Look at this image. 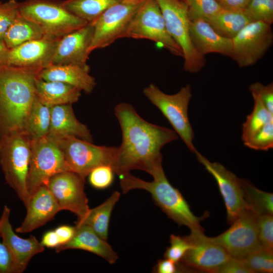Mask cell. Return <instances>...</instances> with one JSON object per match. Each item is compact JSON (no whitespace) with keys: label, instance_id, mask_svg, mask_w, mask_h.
I'll list each match as a JSON object with an SVG mask.
<instances>
[{"label":"cell","instance_id":"47","mask_svg":"<svg viewBox=\"0 0 273 273\" xmlns=\"http://www.w3.org/2000/svg\"><path fill=\"white\" fill-rule=\"evenodd\" d=\"M40 243L43 246L48 248L58 247L60 245V242L55 230L46 232L42 236Z\"/></svg>","mask_w":273,"mask_h":273},{"label":"cell","instance_id":"11","mask_svg":"<svg viewBox=\"0 0 273 273\" xmlns=\"http://www.w3.org/2000/svg\"><path fill=\"white\" fill-rule=\"evenodd\" d=\"M143 0H121L107 9L94 23L90 53L121 38Z\"/></svg>","mask_w":273,"mask_h":273},{"label":"cell","instance_id":"34","mask_svg":"<svg viewBox=\"0 0 273 273\" xmlns=\"http://www.w3.org/2000/svg\"><path fill=\"white\" fill-rule=\"evenodd\" d=\"M272 253L260 247L250 253L244 259L252 273H272Z\"/></svg>","mask_w":273,"mask_h":273},{"label":"cell","instance_id":"24","mask_svg":"<svg viewBox=\"0 0 273 273\" xmlns=\"http://www.w3.org/2000/svg\"><path fill=\"white\" fill-rule=\"evenodd\" d=\"M73 238L67 243L58 246L56 251L59 253L67 249H80L93 253L106 260L109 263H115L118 255L107 240L101 238L90 227L76 223Z\"/></svg>","mask_w":273,"mask_h":273},{"label":"cell","instance_id":"41","mask_svg":"<svg viewBox=\"0 0 273 273\" xmlns=\"http://www.w3.org/2000/svg\"><path fill=\"white\" fill-rule=\"evenodd\" d=\"M249 88L251 94H254L259 97L265 107L273 114L272 83L264 85L257 82L251 84Z\"/></svg>","mask_w":273,"mask_h":273},{"label":"cell","instance_id":"18","mask_svg":"<svg viewBox=\"0 0 273 273\" xmlns=\"http://www.w3.org/2000/svg\"><path fill=\"white\" fill-rule=\"evenodd\" d=\"M94 32V23H88L60 38L51 64H86Z\"/></svg>","mask_w":273,"mask_h":273},{"label":"cell","instance_id":"39","mask_svg":"<svg viewBox=\"0 0 273 273\" xmlns=\"http://www.w3.org/2000/svg\"><path fill=\"white\" fill-rule=\"evenodd\" d=\"M20 2L9 0L0 4V39L4 40V35L9 27L19 13Z\"/></svg>","mask_w":273,"mask_h":273},{"label":"cell","instance_id":"45","mask_svg":"<svg viewBox=\"0 0 273 273\" xmlns=\"http://www.w3.org/2000/svg\"><path fill=\"white\" fill-rule=\"evenodd\" d=\"M58 237L60 245L68 242L73 238L75 232V227L69 225H61L55 230Z\"/></svg>","mask_w":273,"mask_h":273},{"label":"cell","instance_id":"2","mask_svg":"<svg viewBox=\"0 0 273 273\" xmlns=\"http://www.w3.org/2000/svg\"><path fill=\"white\" fill-rule=\"evenodd\" d=\"M38 72L11 66L0 68V136L24 132L36 97L35 82Z\"/></svg>","mask_w":273,"mask_h":273},{"label":"cell","instance_id":"13","mask_svg":"<svg viewBox=\"0 0 273 273\" xmlns=\"http://www.w3.org/2000/svg\"><path fill=\"white\" fill-rule=\"evenodd\" d=\"M232 39L231 58L240 67L255 64L266 53L273 42L271 25L260 21L247 25Z\"/></svg>","mask_w":273,"mask_h":273},{"label":"cell","instance_id":"27","mask_svg":"<svg viewBox=\"0 0 273 273\" xmlns=\"http://www.w3.org/2000/svg\"><path fill=\"white\" fill-rule=\"evenodd\" d=\"M120 196L118 191H114L101 204L90 209L85 217L81 221H76V223L88 225L101 238L107 240L111 213Z\"/></svg>","mask_w":273,"mask_h":273},{"label":"cell","instance_id":"10","mask_svg":"<svg viewBox=\"0 0 273 273\" xmlns=\"http://www.w3.org/2000/svg\"><path fill=\"white\" fill-rule=\"evenodd\" d=\"M69 171L56 141L48 136L31 141L27 188L31 196L54 175Z\"/></svg>","mask_w":273,"mask_h":273},{"label":"cell","instance_id":"36","mask_svg":"<svg viewBox=\"0 0 273 273\" xmlns=\"http://www.w3.org/2000/svg\"><path fill=\"white\" fill-rule=\"evenodd\" d=\"M190 18L200 17L207 20L222 9L216 0H184Z\"/></svg>","mask_w":273,"mask_h":273},{"label":"cell","instance_id":"23","mask_svg":"<svg viewBox=\"0 0 273 273\" xmlns=\"http://www.w3.org/2000/svg\"><path fill=\"white\" fill-rule=\"evenodd\" d=\"M38 77L48 81H57L72 85L87 94L95 88L96 82L89 74V67L86 64H51L40 71Z\"/></svg>","mask_w":273,"mask_h":273},{"label":"cell","instance_id":"5","mask_svg":"<svg viewBox=\"0 0 273 273\" xmlns=\"http://www.w3.org/2000/svg\"><path fill=\"white\" fill-rule=\"evenodd\" d=\"M143 94L161 111L189 150L195 154L198 151L193 142L194 133L188 113L192 96L191 85L188 84L177 93L168 95L152 83L144 88Z\"/></svg>","mask_w":273,"mask_h":273},{"label":"cell","instance_id":"1","mask_svg":"<svg viewBox=\"0 0 273 273\" xmlns=\"http://www.w3.org/2000/svg\"><path fill=\"white\" fill-rule=\"evenodd\" d=\"M114 113L122 131L114 167L118 175L132 170H142L152 176L163 168L162 148L178 139L173 130L151 123L142 118L129 104L121 103Z\"/></svg>","mask_w":273,"mask_h":273},{"label":"cell","instance_id":"42","mask_svg":"<svg viewBox=\"0 0 273 273\" xmlns=\"http://www.w3.org/2000/svg\"><path fill=\"white\" fill-rule=\"evenodd\" d=\"M0 273H19L11 253L2 241H0Z\"/></svg>","mask_w":273,"mask_h":273},{"label":"cell","instance_id":"50","mask_svg":"<svg viewBox=\"0 0 273 273\" xmlns=\"http://www.w3.org/2000/svg\"></svg>","mask_w":273,"mask_h":273},{"label":"cell","instance_id":"48","mask_svg":"<svg viewBox=\"0 0 273 273\" xmlns=\"http://www.w3.org/2000/svg\"><path fill=\"white\" fill-rule=\"evenodd\" d=\"M9 50L4 41L0 39V68L7 66Z\"/></svg>","mask_w":273,"mask_h":273},{"label":"cell","instance_id":"8","mask_svg":"<svg viewBox=\"0 0 273 273\" xmlns=\"http://www.w3.org/2000/svg\"><path fill=\"white\" fill-rule=\"evenodd\" d=\"M55 140L63 155L69 170L76 173L84 180L89 172L98 166L109 165L114 168L118 147L98 146L77 138Z\"/></svg>","mask_w":273,"mask_h":273},{"label":"cell","instance_id":"32","mask_svg":"<svg viewBox=\"0 0 273 273\" xmlns=\"http://www.w3.org/2000/svg\"><path fill=\"white\" fill-rule=\"evenodd\" d=\"M254 100L252 112L246 117L242 125V139L244 142L264 125L273 122V114L264 106L259 97L251 94Z\"/></svg>","mask_w":273,"mask_h":273},{"label":"cell","instance_id":"31","mask_svg":"<svg viewBox=\"0 0 273 273\" xmlns=\"http://www.w3.org/2000/svg\"><path fill=\"white\" fill-rule=\"evenodd\" d=\"M247 209L257 216L273 214V194L259 190L249 181L241 178Z\"/></svg>","mask_w":273,"mask_h":273},{"label":"cell","instance_id":"19","mask_svg":"<svg viewBox=\"0 0 273 273\" xmlns=\"http://www.w3.org/2000/svg\"><path fill=\"white\" fill-rule=\"evenodd\" d=\"M11 210L5 205L0 217V238L11 253L19 273L27 268L31 258L44 250L34 236L24 239L16 235L10 221Z\"/></svg>","mask_w":273,"mask_h":273},{"label":"cell","instance_id":"17","mask_svg":"<svg viewBox=\"0 0 273 273\" xmlns=\"http://www.w3.org/2000/svg\"><path fill=\"white\" fill-rule=\"evenodd\" d=\"M59 39L44 35L10 49L7 66L39 72L52 64Z\"/></svg>","mask_w":273,"mask_h":273},{"label":"cell","instance_id":"20","mask_svg":"<svg viewBox=\"0 0 273 273\" xmlns=\"http://www.w3.org/2000/svg\"><path fill=\"white\" fill-rule=\"evenodd\" d=\"M24 220L15 231L27 233L44 225L61 211L48 187L41 186L31 196Z\"/></svg>","mask_w":273,"mask_h":273},{"label":"cell","instance_id":"46","mask_svg":"<svg viewBox=\"0 0 273 273\" xmlns=\"http://www.w3.org/2000/svg\"><path fill=\"white\" fill-rule=\"evenodd\" d=\"M251 0H216L224 10H243L246 9Z\"/></svg>","mask_w":273,"mask_h":273},{"label":"cell","instance_id":"30","mask_svg":"<svg viewBox=\"0 0 273 273\" xmlns=\"http://www.w3.org/2000/svg\"><path fill=\"white\" fill-rule=\"evenodd\" d=\"M121 0H64L63 6L87 23L94 22L107 9Z\"/></svg>","mask_w":273,"mask_h":273},{"label":"cell","instance_id":"4","mask_svg":"<svg viewBox=\"0 0 273 273\" xmlns=\"http://www.w3.org/2000/svg\"><path fill=\"white\" fill-rule=\"evenodd\" d=\"M31 144V141L24 132L0 136V165L6 181L26 208L31 198L26 184Z\"/></svg>","mask_w":273,"mask_h":273},{"label":"cell","instance_id":"43","mask_svg":"<svg viewBox=\"0 0 273 273\" xmlns=\"http://www.w3.org/2000/svg\"><path fill=\"white\" fill-rule=\"evenodd\" d=\"M189 270L188 267L180 262L176 263L165 258L159 259L153 269L154 272L157 273H175Z\"/></svg>","mask_w":273,"mask_h":273},{"label":"cell","instance_id":"12","mask_svg":"<svg viewBox=\"0 0 273 273\" xmlns=\"http://www.w3.org/2000/svg\"><path fill=\"white\" fill-rule=\"evenodd\" d=\"M257 215L245 209L221 234L209 237L219 245L233 257L244 258L261 247L257 226Z\"/></svg>","mask_w":273,"mask_h":273},{"label":"cell","instance_id":"6","mask_svg":"<svg viewBox=\"0 0 273 273\" xmlns=\"http://www.w3.org/2000/svg\"><path fill=\"white\" fill-rule=\"evenodd\" d=\"M19 13L40 27L46 35L57 38L88 23L69 12L60 0H25L20 3Z\"/></svg>","mask_w":273,"mask_h":273},{"label":"cell","instance_id":"35","mask_svg":"<svg viewBox=\"0 0 273 273\" xmlns=\"http://www.w3.org/2000/svg\"><path fill=\"white\" fill-rule=\"evenodd\" d=\"M248 148L257 151H268L273 148V122H270L243 142Z\"/></svg>","mask_w":273,"mask_h":273},{"label":"cell","instance_id":"26","mask_svg":"<svg viewBox=\"0 0 273 273\" xmlns=\"http://www.w3.org/2000/svg\"><path fill=\"white\" fill-rule=\"evenodd\" d=\"M205 20L218 34L230 38L234 37L251 22L244 10H229L223 9Z\"/></svg>","mask_w":273,"mask_h":273},{"label":"cell","instance_id":"37","mask_svg":"<svg viewBox=\"0 0 273 273\" xmlns=\"http://www.w3.org/2000/svg\"><path fill=\"white\" fill-rule=\"evenodd\" d=\"M258 239L263 249L273 252L272 215L263 214L257 216Z\"/></svg>","mask_w":273,"mask_h":273},{"label":"cell","instance_id":"44","mask_svg":"<svg viewBox=\"0 0 273 273\" xmlns=\"http://www.w3.org/2000/svg\"><path fill=\"white\" fill-rule=\"evenodd\" d=\"M218 273H252L244 258L231 257Z\"/></svg>","mask_w":273,"mask_h":273},{"label":"cell","instance_id":"7","mask_svg":"<svg viewBox=\"0 0 273 273\" xmlns=\"http://www.w3.org/2000/svg\"><path fill=\"white\" fill-rule=\"evenodd\" d=\"M155 1L160 8L168 33L183 51L184 70L190 73L198 72L205 65L206 60L192 44L187 4L184 0Z\"/></svg>","mask_w":273,"mask_h":273},{"label":"cell","instance_id":"28","mask_svg":"<svg viewBox=\"0 0 273 273\" xmlns=\"http://www.w3.org/2000/svg\"><path fill=\"white\" fill-rule=\"evenodd\" d=\"M44 35L45 33L40 27L19 13L6 31L4 41L7 47L11 49Z\"/></svg>","mask_w":273,"mask_h":273},{"label":"cell","instance_id":"33","mask_svg":"<svg viewBox=\"0 0 273 273\" xmlns=\"http://www.w3.org/2000/svg\"><path fill=\"white\" fill-rule=\"evenodd\" d=\"M244 11L251 22L273 23V0H251Z\"/></svg>","mask_w":273,"mask_h":273},{"label":"cell","instance_id":"14","mask_svg":"<svg viewBox=\"0 0 273 273\" xmlns=\"http://www.w3.org/2000/svg\"><path fill=\"white\" fill-rule=\"evenodd\" d=\"M85 180L71 171L58 173L49 180L46 186L56 199L61 210H68L82 221L89 211L84 192Z\"/></svg>","mask_w":273,"mask_h":273},{"label":"cell","instance_id":"29","mask_svg":"<svg viewBox=\"0 0 273 273\" xmlns=\"http://www.w3.org/2000/svg\"><path fill=\"white\" fill-rule=\"evenodd\" d=\"M50 120V108L35 97L26 120L24 132L31 141L44 138L48 134Z\"/></svg>","mask_w":273,"mask_h":273},{"label":"cell","instance_id":"16","mask_svg":"<svg viewBox=\"0 0 273 273\" xmlns=\"http://www.w3.org/2000/svg\"><path fill=\"white\" fill-rule=\"evenodd\" d=\"M195 155L216 180L225 206L228 222L232 223L247 209L241 178L219 163L210 162L198 151Z\"/></svg>","mask_w":273,"mask_h":273},{"label":"cell","instance_id":"22","mask_svg":"<svg viewBox=\"0 0 273 273\" xmlns=\"http://www.w3.org/2000/svg\"><path fill=\"white\" fill-rule=\"evenodd\" d=\"M48 136L54 139L77 138L93 142V136L87 126L76 117L72 104L53 106Z\"/></svg>","mask_w":273,"mask_h":273},{"label":"cell","instance_id":"40","mask_svg":"<svg viewBox=\"0 0 273 273\" xmlns=\"http://www.w3.org/2000/svg\"><path fill=\"white\" fill-rule=\"evenodd\" d=\"M169 243L170 246L166 248L164 257L178 263L190 248V244L186 236L173 234L170 236Z\"/></svg>","mask_w":273,"mask_h":273},{"label":"cell","instance_id":"49","mask_svg":"<svg viewBox=\"0 0 273 273\" xmlns=\"http://www.w3.org/2000/svg\"><path fill=\"white\" fill-rule=\"evenodd\" d=\"M1 3H2V2H0V4H1Z\"/></svg>","mask_w":273,"mask_h":273},{"label":"cell","instance_id":"21","mask_svg":"<svg viewBox=\"0 0 273 273\" xmlns=\"http://www.w3.org/2000/svg\"><path fill=\"white\" fill-rule=\"evenodd\" d=\"M190 35L193 46L200 55L218 53L231 57L232 39L218 34L205 19L190 18Z\"/></svg>","mask_w":273,"mask_h":273},{"label":"cell","instance_id":"9","mask_svg":"<svg viewBox=\"0 0 273 273\" xmlns=\"http://www.w3.org/2000/svg\"><path fill=\"white\" fill-rule=\"evenodd\" d=\"M147 39L174 55L183 58L181 48L168 33L160 8L155 0H143L122 38Z\"/></svg>","mask_w":273,"mask_h":273},{"label":"cell","instance_id":"25","mask_svg":"<svg viewBox=\"0 0 273 273\" xmlns=\"http://www.w3.org/2000/svg\"><path fill=\"white\" fill-rule=\"evenodd\" d=\"M35 95L43 105L53 106L72 104L79 100L81 90L70 84L57 81L44 80L38 77L35 82Z\"/></svg>","mask_w":273,"mask_h":273},{"label":"cell","instance_id":"15","mask_svg":"<svg viewBox=\"0 0 273 273\" xmlns=\"http://www.w3.org/2000/svg\"><path fill=\"white\" fill-rule=\"evenodd\" d=\"M186 237L190 244V248L180 262L187 267L218 273L232 257L223 247L206 236L203 231L192 230Z\"/></svg>","mask_w":273,"mask_h":273},{"label":"cell","instance_id":"3","mask_svg":"<svg viewBox=\"0 0 273 273\" xmlns=\"http://www.w3.org/2000/svg\"><path fill=\"white\" fill-rule=\"evenodd\" d=\"M123 193L132 190L148 191L156 205L179 225H185L192 230L203 231L200 224L203 217L194 215L183 195L168 180L163 169L152 175L153 180L147 181L131 175L130 172L119 175Z\"/></svg>","mask_w":273,"mask_h":273},{"label":"cell","instance_id":"38","mask_svg":"<svg viewBox=\"0 0 273 273\" xmlns=\"http://www.w3.org/2000/svg\"><path fill=\"white\" fill-rule=\"evenodd\" d=\"M115 172L109 165H101L93 169L88 174L90 185L97 189L109 187L114 179Z\"/></svg>","mask_w":273,"mask_h":273}]
</instances>
